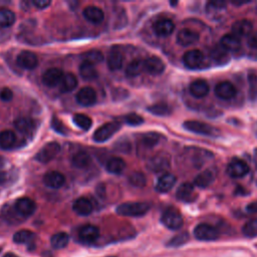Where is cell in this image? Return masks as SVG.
Segmentation results:
<instances>
[{"label":"cell","instance_id":"cell-15","mask_svg":"<svg viewBox=\"0 0 257 257\" xmlns=\"http://www.w3.org/2000/svg\"><path fill=\"white\" fill-rule=\"evenodd\" d=\"M63 76L64 75L61 70L53 67V69H49L45 71V73L43 76V82L45 86L49 88L56 87L60 84V82L63 78Z\"/></svg>","mask_w":257,"mask_h":257},{"label":"cell","instance_id":"cell-4","mask_svg":"<svg viewBox=\"0 0 257 257\" xmlns=\"http://www.w3.org/2000/svg\"><path fill=\"white\" fill-rule=\"evenodd\" d=\"M60 151V146L59 143L57 142H51V143H48L46 144L42 150H40L35 159L40 162V163L43 164H46L48 163V162H50L51 160L55 159L59 153Z\"/></svg>","mask_w":257,"mask_h":257},{"label":"cell","instance_id":"cell-51","mask_svg":"<svg viewBox=\"0 0 257 257\" xmlns=\"http://www.w3.org/2000/svg\"><path fill=\"white\" fill-rule=\"evenodd\" d=\"M51 127H52L53 130H55L56 132H58L59 134H61V135H65L66 134L65 127L63 126V124L61 123V121L56 117H53L52 120H51Z\"/></svg>","mask_w":257,"mask_h":257},{"label":"cell","instance_id":"cell-27","mask_svg":"<svg viewBox=\"0 0 257 257\" xmlns=\"http://www.w3.org/2000/svg\"><path fill=\"white\" fill-rule=\"evenodd\" d=\"M240 46V39L234 34H226L221 38V47L226 51H237Z\"/></svg>","mask_w":257,"mask_h":257},{"label":"cell","instance_id":"cell-35","mask_svg":"<svg viewBox=\"0 0 257 257\" xmlns=\"http://www.w3.org/2000/svg\"><path fill=\"white\" fill-rule=\"evenodd\" d=\"M35 235L30 230H20L13 235V241L17 244H31Z\"/></svg>","mask_w":257,"mask_h":257},{"label":"cell","instance_id":"cell-1","mask_svg":"<svg viewBox=\"0 0 257 257\" xmlns=\"http://www.w3.org/2000/svg\"><path fill=\"white\" fill-rule=\"evenodd\" d=\"M151 206L146 202H131L124 203L117 207L116 211L119 215L129 216V217H140L148 213Z\"/></svg>","mask_w":257,"mask_h":257},{"label":"cell","instance_id":"cell-34","mask_svg":"<svg viewBox=\"0 0 257 257\" xmlns=\"http://www.w3.org/2000/svg\"><path fill=\"white\" fill-rule=\"evenodd\" d=\"M70 242V236L65 232H59L55 235H52L50 238L51 246L55 249H62L64 248Z\"/></svg>","mask_w":257,"mask_h":257},{"label":"cell","instance_id":"cell-23","mask_svg":"<svg viewBox=\"0 0 257 257\" xmlns=\"http://www.w3.org/2000/svg\"><path fill=\"white\" fill-rule=\"evenodd\" d=\"M209 85L203 79H197L193 82L189 88L190 93L196 99H202L206 97L209 92Z\"/></svg>","mask_w":257,"mask_h":257},{"label":"cell","instance_id":"cell-18","mask_svg":"<svg viewBox=\"0 0 257 257\" xmlns=\"http://www.w3.org/2000/svg\"><path fill=\"white\" fill-rule=\"evenodd\" d=\"M198 40H199V33L189 29L182 30L177 34V43L182 46L192 45L196 44Z\"/></svg>","mask_w":257,"mask_h":257},{"label":"cell","instance_id":"cell-38","mask_svg":"<svg viewBox=\"0 0 257 257\" xmlns=\"http://www.w3.org/2000/svg\"><path fill=\"white\" fill-rule=\"evenodd\" d=\"M144 71H145L144 60H134L128 64L127 69H126V74L128 76H137L141 75Z\"/></svg>","mask_w":257,"mask_h":257},{"label":"cell","instance_id":"cell-47","mask_svg":"<svg viewBox=\"0 0 257 257\" xmlns=\"http://www.w3.org/2000/svg\"><path fill=\"white\" fill-rule=\"evenodd\" d=\"M226 9V4L223 1H210L207 3L206 10L210 15H213V13L216 12H221Z\"/></svg>","mask_w":257,"mask_h":257},{"label":"cell","instance_id":"cell-39","mask_svg":"<svg viewBox=\"0 0 257 257\" xmlns=\"http://www.w3.org/2000/svg\"><path fill=\"white\" fill-rule=\"evenodd\" d=\"M82 58H83V60L85 61L90 62V63H91L93 65L104 60L103 53L100 50H97V49H93V50H90V51L85 52L84 55L82 56Z\"/></svg>","mask_w":257,"mask_h":257},{"label":"cell","instance_id":"cell-30","mask_svg":"<svg viewBox=\"0 0 257 257\" xmlns=\"http://www.w3.org/2000/svg\"><path fill=\"white\" fill-rule=\"evenodd\" d=\"M15 128L24 135H31L35 130V124L31 119L20 118L15 121Z\"/></svg>","mask_w":257,"mask_h":257},{"label":"cell","instance_id":"cell-57","mask_svg":"<svg viewBox=\"0 0 257 257\" xmlns=\"http://www.w3.org/2000/svg\"><path fill=\"white\" fill-rule=\"evenodd\" d=\"M5 177H6L5 174H4V173H2V172H0V184H1V183H3V182H4V180H5Z\"/></svg>","mask_w":257,"mask_h":257},{"label":"cell","instance_id":"cell-25","mask_svg":"<svg viewBox=\"0 0 257 257\" xmlns=\"http://www.w3.org/2000/svg\"><path fill=\"white\" fill-rule=\"evenodd\" d=\"M216 174L212 170H205L201 172L194 180V185L199 188H207L209 187L215 180Z\"/></svg>","mask_w":257,"mask_h":257},{"label":"cell","instance_id":"cell-32","mask_svg":"<svg viewBox=\"0 0 257 257\" xmlns=\"http://www.w3.org/2000/svg\"><path fill=\"white\" fill-rule=\"evenodd\" d=\"M79 74L86 80H92L98 77V71L93 64L84 61L79 66Z\"/></svg>","mask_w":257,"mask_h":257},{"label":"cell","instance_id":"cell-46","mask_svg":"<svg viewBox=\"0 0 257 257\" xmlns=\"http://www.w3.org/2000/svg\"><path fill=\"white\" fill-rule=\"evenodd\" d=\"M2 214H3V217L10 223H15V221L19 222L21 216L16 212V210L15 211V208H8V206L3 207L2 210Z\"/></svg>","mask_w":257,"mask_h":257},{"label":"cell","instance_id":"cell-45","mask_svg":"<svg viewBox=\"0 0 257 257\" xmlns=\"http://www.w3.org/2000/svg\"><path fill=\"white\" fill-rule=\"evenodd\" d=\"M188 240H189V234L187 232H183V233L174 236L170 241H168L167 246H170V247L182 246Z\"/></svg>","mask_w":257,"mask_h":257},{"label":"cell","instance_id":"cell-24","mask_svg":"<svg viewBox=\"0 0 257 257\" xmlns=\"http://www.w3.org/2000/svg\"><path fill=\"white\" fill-rule=\"evenodd\" d=\"M73 208L75 212L80 216H88L93 210L91 202L88 198H85V197H80L76 199L74 203Z\"/></svg>","mask_w":257,"mask_h":257},{"label":"cell","instance_id":"cell-14","mask_svg":"<svg viewBox=\"0 0 257 257\" xmlns=\"http://www.w3.org/2000/svg\"><path fill=\"white\" fill-rule=\"evenodd\" d=\"M149 170L154 173H160L164 172L170 167L169 159L164 155H156L147 164Z\"/></svg>","mask_w":257,"mask_h":257},{"label":"cell","instance_id":"cell-7","mask_svg":"<svg viewBox=\"0 0 257 257\" xmlns=\"http://www.w3.org/2000/svg\"><path fill=\"white\" fill-rule=\"evenodd\" d=\"M15 208L21 217L26 218V217H30V216H31L34 213L36 209V205H35L34 201L31 200L30 198L23 197V198L18 199L15 202Z\"/></svg>","mask_w":257,"mask_h":257},{"label":"cell","instance_id":"cell-52","mask_svg":"<svg viewBox=\"0 0 257 257\" xmlns=\"http://www.w3.org/2000/svg\"><path fill=\"white\" fill-rule=\"evenodd\" d=\"M116 149L121 152L128 153L131 151V145L128 140H121L116 144Z\"/></svg>","mask_w":257,"mask_h":257},{"label":"cell","instance_id":"cell-53","mask_svg":"<svg viewBox=\"0 0 257 257\" xmlns=\"http://www.w3.org/2000/svg\"><path fill=\"white\" fill-rule=\"evenodd\" d=\"M12 98H13V93L7 88L3 89L1 91V92H0V99H1L2 101H4V102H9V101L12 100Z\"/></svg>","mask_w":257,"mask_h":257},{"label":"cell","instance_id":"cell-26","mask_svg":"<svg viewBox=\"0 0 257 257\" xmlns=\"http://www.w3.org/2000/svg\"><path fill=\"white\" fill-rule=\"evenodd\" d=\"M84 16L86 19H88L90 22L94 23V24H99L103 22L105 18L104 11L97 7V6H89L84 10Z\"/></svg>","mask_w":257,"mask_h":257},{"label":"cell","instance_id":"cell-5","mask_svg":"<svg viewBox=\"0 0 257 257\" xmlns=\"http://www.w3.org/2000/svg\"><path fill=\"white\" fill-rule=\"evenodd\" d=\"M183 126L189 132L198 135H204V136H215L217 134V131H216L215 128L198 121H187Z\"/></svg>","mask_w":257,"mask_h":257},{"label":"cell","instance_id":"cell-28","mask_svg":"<svg viewBox=\"0 0 257 257\" xmlns=\"http://www.w3.org/2000/svg\"><path fill=\"white\" fill-rule=\"evenodd\" d=\"M124 62V58L119 49H112L107 57V66L112 71H118L121 69Z\"/></svg>","mask_w":257,"mask_h":257},{"label":"cell","instance_id":"cell-50","mask_svg":"<svg viewBox=\"0 0 257 257\" xmlns=\"http://www.w3.org/2000/svg\"><path fill=\"white\" fill-rule=\"evenodd\" d=\"M227 55H226V50L223 49L222 47H215L213 49V52H212V58L216 60V61H224L225 59H226Z\"/></svg>","mask_w":257,"mask_h":257},{"label":"cell","instance_id":"cell-9","mask_svg":"<svg viewBox=\"0 0 257 257\" xmlns=\"http://www.w3.org/2000/svg\"><path fill=\"white\" fill-rule=\"evenodd\" d=\"M249 166L244 161H232L227 167V173L232 178H242L249 173Z\"/></svg>","mask_w":257,"mask_h":257},{"label":"cell","instance_id":"cell-20","mask_svg":"<svg viewBox=\"0 0 257 257\" xmlns=\"http://www.w3.org/2000/svg\"><path fill=\"white\" fill-rule=\"evenodd\" d=\"M253 25L252 22L247 19H241L233 23L232 25V34H234L237 37L242 36H248L252 33Z\"/></svg>","mask_w":257,"mask_h":257},{"label":"cell","instance_id":"cell-31","mask_svg":"<svg viewBox=\"0 0 257 257\" xmlns=\"http://www.w3.org/2000/svg\"><path fill=\"white\" fill-rule=\"evenodd\" d=\"M16 143V136L15 134L10 130L2 131L0 133V148L8 150L11 149Z\"/></svg>","mask_w":257,"mask_h":257},{"label":"cell","instance_id":"cell-58","mask_svg":"<svg viewBox=\"0 0 257 257\" xmlns=\"http://www.w3.org/2000/svg\"><path fill=\"white\" fill-rule=\"evenodd\" d=\"M4 257H17V256L13 253H7L6 255H4Z\"/></svg>","mask_w":257,"mask_h":257},{"label":"cell","instance_id":"cell-43","mask_svg":"<svg viewBox=\"0 0 257 257\" xmlns=\"http://www.w3.org/2000/svg\"><path fill=\"white\" fill-rule=\"evenodd\" d=\"M160 138L161 136L159 134L151 132V133L145 134L142 138V141H143L144 146H146L147 148H153L159 143Z\"/></svg>","mask_w":257,"mask_h":257},{"label":"cell","instance_id":"cell-10","mask_svg":"<svg viewBox=\"0 0 257 257\" xmlns=\"http://www.w3.org/2000/svg\"><path fill=\"white\" fill-rule=\"evenodd\" d=\"M16 60L17 64L25 70H33L38 64V60L35 53L29 50L21 51Z\"/></svg>","mask_w":257,"mask_h":257},{"label":"cell","instance_id":"cell-37","mask_svg":"<svg viewBox=\"0 0 257 257\" xmlns=\"http://www.w3.org/2000/svg\"><path fill=\"white\" fill-rule=\"evenodd\" d=\"M73 165L78 169H85L91 164V157L86 152H78L73 157Z\"/></svg>","mask_w":257,"mask_h":257},{"label":"cell","instance_id":"cell-19","mask_svg":"<svg viewBox=\"0 0 257 257\" xmlns=\"http://www.w3.org/2000/svg\"><path fill=\"white\" fill-rule=\"evenodd\" d=\"M176 181H177V179H176L173 174L165 173L158 179L156 184V190L160 193H167L174 187Z\"/></svg>","mask_w":257,"mask_h":257},{"label":"cell","instance_id":"cell-41","mask_svg":"<svg viewBox=\"0 0 257 257\" xmlns=\"http://www.w3.org/2000/svg\"><path fill=\"white\" fill-rule=\"evenodd\" d=\"M74 121L75 124L83 130H89L91 125L92 121L90 117L84 115V114H76L74 116Z\"/></svg>","mask_w":257,"mask_h":257},{"label":"cell","instance_id":"cell-29","mask_svg":"<svg viewBox=\"0 0 257 257\" xmlns=\"http://www.w3.org/2000/svg\"><path fill=\"white\" fill-rule=\"evenodd\" d=\"M125 167H126L125 161L119 157L110 158L109 160H107L106 165L107 172H110L112 174H121L124 171Z\"/></svg>","mask_w":257,"mask_h":257},{"label":"cell","instance_id":"cell-49","mask_svg":"<svg viewBox=\"0 0 257 257\" xmlns=\"http://www.w3.org/2000/svg\"><path fill=\"white\" fill-rule=\"evenodd\" d=\"M248 79H249V87H250V90H249L250 97L251 99H255L257 98V77L255 75L251 74L248 76Z\"/></svg>","mask_w":257,"mask_h":257},{"label":"cell","instance_id":"cell-40","mask_svg":"<svg viewBox=\"0 0 257 257\" xmlns=\"http://www.w3.org/2000/svg\"><path fill=\"white\" fill-rule=\"evenodd\" d=\"M148 111L150 112L151 114L153 115H156V116H168L171 114V109L170 106L167 105V104H155L151 106L148 107Z\"/></svg>","mask_w":257,"mask_h":257},{"label":"cell","instance_id":"cell-36","mask_svg":"<svg viewBox=\"0 0 257 257\" xmlns=\"http://www.w3.org/2000/svg\"><path fill=\"white\" fill-rule=\"evenodd\" d=\"M15 22V15L7 8L0 9V28H10Z\"/></svg>","mask_w":257,"mask_h":257},{"label":"cell","instance_id":"cell-48","mask_svg":"<svg viewBox=\"0 0 257 257\" xmlns=\"http://www.w3.org/2000/svg\"><path fill=\"white\" fill-rule=\"evenodd\" d=\"M125 121L130 126H139L144 123V120L141 116L132 113L125 117Z\"/></svg>","mask_w":257,"mask_h":257},{"label":"cell","instance_id":"cell-17","mask_svg":"<svg viewBox=\"0 0 257 257\" xmlns=\"http://www.w3.org/2000/svg\"><path fill=\"white\" fill-rule=\"evenodd\" d=\"M44 183L51 189H60L64 185L65 178L60 172L50 171L44 176Z\"/></svg>","mask_w":257,"mask_h":257},{"label":"cell","instance_id":"cell-42","mask_svg":"<svg viewBox=\"0 0 257 257\" xmlns=\"http://www.w3.org/2000/svg\"><path fill=\"white\" fill-rule=\"evenodd\" d=\"M242 233L244 236L253 238L257 236V218L249 220L242 228Z\"/></svg>","mask_w":257,"mask_h":257},{"label":"cell","instance_id":"cell-59","mask_svg":"<svg viewBox=\"0 0 257 257\" xmlns=\"http://www.w3.org/2000/svg\"><path fill=\"white\" fill-rule=\"evenodd\" d=\"M107 257H115V256H107Z\"/></svg>","mask_w":257,"mask_h":257},{"label":"cell","instance_id":"cell-11","mask_svg":"<svg viewBox=\"0 0 257 257\" xmlns=\"http://www.w3.org/2000/svg\"><path fill=\"white\" fill-rule=\"evenodd\" d=\"M236 92L235 87L229 82L219 83L215 87V94L221 100H231L236 96Z\"/></svg>","mask_w":257,"mask_h":257},{"label":"cell","instance_id":"cell-16","mask_svg":"<svg viewBox=\"0 0 257 257\" xmlns=\"http://www.w3.org/2000/svg\"><path fill=\"white\" fill-rule=\"evenodd\" d=\"M100 236V230L97 226L93 225H85L79 229L78 237L83 242L92 243L96 241Z\"/></svg>","mask_w":257,"mask_h":257},{"label":"cell","instance_id":"cell-8","mask_svg":"<svg viewBox=\"0 0 257 257\" xmlns=\"http://www.w3.org/2000/svg\"><path fill=\"white\" fill-rule=\"evenodd\" d=\"M203 61H204V56L198 49L188 50L183 56V62L188 69H198V67L201 66Z\"/></svg>","mask_w":257,"mask_h":257},{"label":"cell","instance_id":"cell-44","mask_svg":"<svg viewBox=\"0 0 257 257\" xmlns=\"http://www.w3.org/2000/svg\"><path fill=\"white\" fill-rule=\"evenodd\" d=\"M129 182L134 187L141 188L146 185V177H145V175L141 172H134L130 175Z\"/></svg>","mask_w":257,"mask_h":257},{"label":"cell","instance_id":"cell-56","mask_svg":"<svg viewBox=\"0 0 257 257\" xmlns=\"http://www.w3.org/2000/svg\"><path fill=\"white\" fill-rule=\"evenodd\" d=\"M246 211H247L248 213H251V214L257 213V201H254V202L250 203L249 205H247V207H246Z\"/></svg>","mask_w":257,"mask_h":257},{"label":"cell","instance_id":"cell-2","mask_svg":"<svg viewBox=\"0 0 257 257\" xmlns=\"http://www.w3.org/2000/svg\"><path fill=\"white\" fill-rule=\"evenodd\" d=\"M161 221L165 227L171 230H178L184 224V220L181 213L175 208L167 209L163 213V215H162Z\"/></svg>","mask_w":257,"mask_h":257},{"label":"cell","instance_id":"cell-12","mask_svg":"<svg viewBox=\"0 0 257 257\" xmlns=\"http://www.w3.org/2000/svg\"><path fill=\"white\" fill-rule=\"evenodd\" d=\"M76 102L84 106H92L97 102V93L91 88H83L76 93Z\"/></svg>","mask_w":257,"mask_h":257},{"label":"cell","instance_id":"cell-13","mask_svg":"<svg viewBox=\"0 0 257 257\" xmlns=\"http://www.w3.org/2000/svg\"><path fill=\"white\" fill-rule=\"evenodd\" d=\"M145 71L153 76H159L165 71V63L157 57H151L144 60Z\"/></svg>","mask_w":257,"mask_h":257},{"label":"cell","instance_id":"cell-54","mask_svg":"<svg viewBox=\"0 0 257 257\" xmlns=\"http://www.w3.org/2000/svg\"><path fill=\"white\" fill-rule=\"evenodd\" d=\"M247 45L253 49H257V32H253L248 36Z\"/></svg>","mask_w":257,"mask_h":257},{"label":"cell","instance_id":"cell-22","mask_svg":"<svg viewBox=\"0 0 257 257\" xmlns=\"http://www.w3.org/2000/svg\"><path fill=\"white\" fill-rule=\"evenodd\" d=\"M176 196H177V198L182 202H187V203L193 202L196 198L194 185L190 183H183L178 188Z\"/></svg>","mask_w":257,"mask_h":257},{"label":"cell","instance_id":"cell-21","mask_svg":"<svg viewBox=\"0 0 257 257\" xmlns=\"http://www.w3.org/2000/svg\"><path fill=\"white\" fill-rule=\"evenodd\" d=\"M175 30V25L172 20L163 18L160 19L154 24V31L156 32L157 35L162 36V37H166L172 34V32Z\"/></svg>","mask_w":257,"mask_h":257},{"label":"cell","instance_id":"cell-33","mask_svg":"<svg viewBox=\"0 0 257 257\" xmlns=\"http://www.w3.org/2000/svg\"><path fill=\"white\" fill-rule=\"evenodd\" d=\"M77 86V79L75 75L67 74L63 76V78L60 84V90L62 92H69L74 91Z\"/></svg>","mask_w":257,"mask_h":257},{"label":"cell","instance_id":"cell-6","mask_svg":"<svg viewBox=\"0 0 257 257\" xmlns=\"http://www.w3.org/2000/svg\"><path fill=\"white\" fill-rule=\"evenodd\" d=\"M120 128H121V125L117 123V121L105 124L102 127H100L96 132H94L93 140L98 143L109 140L120 130Z\"/></svg>","mask_w":257,"mask_h":257},{"label":"cell","instance_id":"cell-3","mask_svg":"<svg viewBox=\"0 0 257 257\" xmlns=\"http://www.w3.org/2000/svg\"><path fill=\"white\" fill-rule=\"evenodd\" d=\"M194 236L201 241H214L218 239L219 234L215 227L206 223H201L195 227Z\"/></svg>","mask_w":257,"mask_h":257},{"label":"cell","instance_id":"cell-55","mask_svg":"<svg viewBox=\"0 0 257 257\" xmlns=\"http://www.w3.org/2000/svg\"><path fill=\"white\" fill-rule=\"evenodd\" d=\"M32 3L39 9H44V8H45L51 4L49 0H34Z\"/></svg>","mask_w":257,"mask_h":257}]
</instances>
